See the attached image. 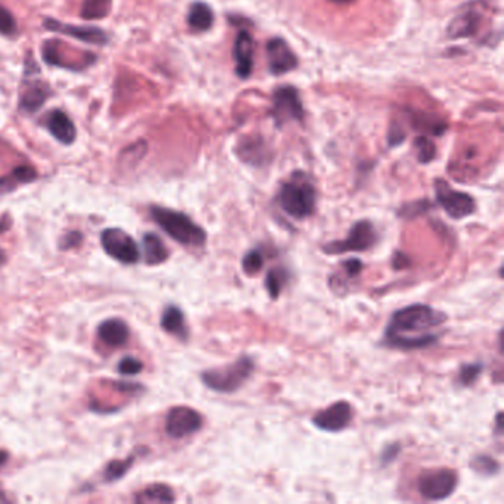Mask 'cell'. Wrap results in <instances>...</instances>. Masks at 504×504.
Masks as SVG:
<instances>
[{
	"label": "cell",
	"instance_id": "1",
	"mask_svg": "<svg viewBox=\"0 0 504 504\" xmlns=\"http://www.w3.org/2000/svg\"><path fill=\"white\" fill-rule=\"evenodd\" d=\"M447 321V314L424 303H414L395 311L385 330V345L393 349H424L438 341L435 329Z\"/></svg>",
	"mask_w": 504,
	"mask_h": 504
},
{
	"label": "cell",
	"instance_id": "2",
	"mask_svg": "<svg viewBox=\"0 0 504 504\" xmlns=\"http://www.w3.org/2000/svg\"><path fill=\"white\" fill-rule=\"evenodd\" d=\"M277 203L290 218L303 221L315 212L317 190L311 179L303 172H295L289 181L281 185L277 194Z\"/></svg>",
	"mask_w": 504,
	"mask_h": 504
},
{
	"label": "cell",
	"instance_id": "3",
	"mask_svg": "<svg viewBox=\"0 0 504 504\" xmlns=\"http://www.w3.org/2000/svg\"><path fill=\"white\" fill-rule=\"evenodd\" d=\"M150 213L154 222L179 244L190 247L204 246L207 240L206 231L200 225H197L185 213L160 206H153Z\"/></svg>",
	"mask_w": 504,
	"mask_h": 504
},
{
	"label": "cell",
	"instance_id": "4",
	"mask_svg": "<svg viewBox=\"0 0 504 504\" xmlns=\"http://www.w3.org/2000/svg\"><path fill=\"white\" fill-rule=\"evenodd\" d=\"M255 371V361L248 355L240 356L225 367L210 368L202 373V382L212 390L232 393L241 389Z\"/></svg>",
	"mask_w": 504,
	"mask_h": 504
},
{
	"label": "cell",
	"instance_id": "5",
	"mask_svg": "<svg viewBox=\"0 0 504 504\" xmlns=\"http://www.w3.org/2000/svg\"><path fill=\"white\" fill-rule=\"evenodd\" d=\"M377 232L370 221H358L352 225L345 240L330 241L322 246V251L327 255H344L349 251H366L377 243Z\"/></svg>",
	"mask_w": 504,
	"mask_h": 504
},
{
	"label": "cell",
	"instance_id": "6",
	"mask_svg": "<svg viewBox=\"0 0 504 504\" xmlns=\"http://www.w3.org/2000/svg\"><path fill=\"white\" fill-rule=\"evenodd\" d=\"M435 194L438 204L453 219H464L467 216L473 214L476 210V202L471 194L453 190L451 185L442 181V179H437L435 181Z\"/></svg>",
	"mask_w": 504,
	"mask_h": 504
},
{
	"label": "cell",
	"instance_id": "7",
	"mask_svg": "<svg viewBox=\"0 0 504 504\" xmlns=\"http://www.w3.org/2000/svg\"><path fill=\"white\" fill-rule=\"evenodd\" d=\"M457 488V475L449 469H438L426 472L419 478V494L429 501L445 500Z\"/></svg>",
	"mask_w": 504,
	"mask_h": 504
},
{
	"label": "cell",
	"instance_id": "8",
	"mask_svg": "<svg viewBox=\"0 0 504 504\" xmlns=\"http://www.w3.org/2000/svg\"><path fill=\"white\" fill-rule=\"evenodd\" d=\"M101 244L113 259L121 263H136L139 247L128 232L119 228H108L101 234Z\"/></svg>",
	"mask_w": 504,
	"mask_h": 504
},
{
	"label": "cell",
	"instance_id": "9",
	"mask_svg": "<svg viewBox=\"0 0 504 504\" xmlns=\"http://www.w3.org/2000/svg\"><path fill=\"white\" fill-rule=\"evenodd\" d=\"M271 116L277 126H284L290 121H302L303 105L297 89L293 86H281L274 92Z\"/></svg>",
	"mask_w": 504,
	"mask_h": 504
},
{
	"label": "cell",
	"instance_id": "10",
	"mask_svg": "<svg viewBox=\"0 0 504 504\" xmlns=\"http://www.w3.org/2000/svg\"><path fill=\"white\" fill-rule=\"evenodd\" d=\"M203 427V417L191 407H173L166 417V432L170 438L181 439Z\"/></svg>",
	"mask_w": 504,
	"mask_h": 504
},
{
	"label": "cell",
	"instance_id": "11",
	"mask_svg": "<svg viewBox=\"0 0 504 504\" xmlns=\"http://www.w3.org/2000/svg\"><path fill=\"white\" fill-rule=\"evenodd\" d=\"M354 417V408L346 401H337L330 407L317 412L312 417V423L324 432H340L346 429Z\"/></svg>",
	"mask_w": 504,
	"mask_h": 504
},
{
	"label": "cell",
	"instance_id": "12",
	"mask_svg": "<svg viewBox=\"0 0 504 504\" xmlns=\"http://www.w3.org/2000/svg\"><path fill=\"white\" fill-rule=\"evenodd\" d=\"M268 67L273 75H285L297 67V58L292 48L281 38H273L266 43Z\"/></svg>",
	"mask_w": 504,
	"mask_h": 504
},
{
	"label": "cell",
	"instance_id": "13",
	"mask_svg": "<svg viewBox=\"0 0 504 504\" xmlns=\"http://www.w3.org/2000/svg\"><path fill=\"white\" fill-rule=\"evenodd\" d=\"M43 27L49 31L53 33H61L70 38H75L77 40H82L84 43L91 45H105L108 42V35L97 27H80V26H71L65 24L57 20H52V18H46L43 21Z\"/></svg>",
	"mask_w": 504,
	"mask_h": 504
},
{
	"label": "cell",
	"instance_id": "14",
	"mask_svg": "<svg viewBox=\"0 0 504 504\" xmlns=\"http://www.w3.org/2000/svg\"><path fill=\"white\" fill-rule=\"evenodd\" d=\"M255 42L247 30H241L234 42V60H236V73L241 79H247L253 70Z\"/></svg>",
	"mask_w": 504,
	"mask_h": 504
},
{
	"label": "cell",
	"instance_id": "15",
	"mask_svg": "<svg viewBox=\"0 0 504 504\" xmlns=\"http://www.w3.org/2000/svg\"><path fill=\"white\" fill-rule=\"evenodd\" d=\"M50 135L64 146H70L76 139V126L71 119L61 110H53L46 120Z\"/></svg>",
	"mask_w": 504,
	"mask_h": 504
},
{
	"label": "cell",
	"instance_id": "16",
	"mask_svg": "<svg viewBox=\"0 0 504 504\" xmlns=\"http://www.w3.org/2000/svg\"><path fill=\"white\" fill-rule=\"evenodd\" d=\"M98 336L105 345L111 346V348H117L128 341L129 327L123 319L111 318V319H106L101 324L99 329H98Z\"/></svg>",
	"mask_w": 504,
	"mask_h": 504
},
{
	"label": "cell",
	"instance_id": "17",
	"mask_svg": "<svg viewBox=\"0 0 504 504\" xmlns=\"http://www.w3.org/2000/svg\"><path fill=\"white\" fill-rule=\"evenodd\" d=\"M481 24V13L476 11H466L457 15L454 20L449 23L448 35L451 39H463L471 38L476 34Z\"/></svg>",
	"mask_w": 504,
	"mask_h": 504
},
{
	"label": "cell",
	"instance_id": "18",
	"mask_svg": "<svg viewBox=\"0 0 504 504\" xmlns=\"http://www.w3.org/2000/svg\"><path fill=\"white\" fill-rule=\"evenodd\" d=\"M161 327H163L165 332L179 337L181 340H187L188 339L190 333H188V327H187L184 312L175 305L168 306V308L163 312V315H161Z\"/></svg>",
	"mask_w": 504,
	"mask_h": 504
},
{
	"label": "cell",
	"instance_id": "19",
	"mask_svg": "<svg viewBox=\"0 0 504 504\" xmlns=\"http://www.w3.org/2000/svg\"><path fill=\"white\" fill-rule=\"evenodd\" d=\"M142 246H143V259H146L147 265L155 266L168 261L169 250L166 248L165 243L161 241V239L155 236V234L151 232L146 234L142 240Z\"/></svg>",
	"mask_w": 504,
	"mask_h": 504
},
{
	"label": "cell",
	"instance_id": "20",
	"mask_svg": "<svg viewBox=\"0 0 504 504\" xmlns=\"http://www.w3.org/2000/svg\"><path fill=\"white\" fill-rule=\"evenodd\" d=\"M49 98V87L45 83H33L20 98V108L26 113H34Z\"/></svg>",
	"mask_w": 504,
	"mask_h": 504
},
{
	"label": "cell",
	"instance_id": "21",
	"mask_svg": "<svg viewBox=\"0 0 504 504\" xmlns=\"http://www.w3.org/2000/svg\"><path fill=\"white\" fill-rule=\"evenodd\" d=\"M38 179V172L31 166H18L9 175L0 177V194H8L18 185L30 184Z\"/></svg>",
	"mask_w": 504,
	"mask_h": 504
},
{
	"label": "cell",
	"instance_id": "22",
	"mask_svg": "<svg viewBox=\"0 0 504 504\" xmlns=\"http://www.w3.org/2000/svg\"><path fill=\"white\" fill-rule=\"evenodd\" d=\"M214 21L213 11L203 2H195L188 12V26L197 33H203L212 28Z\"/></svg>",
	"mask_w": 504,
	"mask_h": 504
},
{
	"label": "cell",
	"instance_id": "23",
	"mask_svg": "<svg viewBox=\"0 0 504 504\" xmlns=\"http://www.w3.org/2000/svg\"><path fill=\"white\" fill-rule=\"evenodd\" d=\"M136 503L150 504V503H172L175 501V494L170 487L165 483H153L146 490H142L135 497Z\"/></svg>",
	"mask_w": 504,
	"mask_h": 504
},
{
	"label": "cell",
	"instance_id": "24",
	"mask_svg": "<svg viewBox=\"0 0 504 504\" xmlns=\"http://www.w3.org/2000/svg\"><path fill=\"white\" fill-rule=\"evenodd\" d=\"M240 157L250 165H262L266 160L265 143L261 139H246L240 146Z\"/></svg>",
	"mask_w": 504,
	"mask_h": 504
},
{
	"label": "cell",
	"instance_id": "25",
	"mask_svg": "<svg viewBox=\"0 0 504 504\" xmlns=\"http://www.w3.org/2000/svg\"><path fill=\"white\" fill-rule=\"evenodd\" d=\"M287 281H289V273L284 268H273L271 271H268L265 287L271 299H277L281 295Z\"/></svg>",
	"mask_w": 504,
	"mask_h": 504
},
{
	"label": "cell",
	"instance_id": "26",
	"mask_svg": "<svg viewBox=\"0 0 504 504\" xmlns=\"http://www.w3.org/2000/svg\"><path fill=\"white\" fill-rule=\"evenodd\" d=\"M111 11V0H83L82 16L84 20H102Z\"/></svg>",
	"mask_w": 504,
	"mask_h": 504
},
{
	"label": "cell",
	"instance_id": "27",
	"mask_svg": "<svg viewBox=\"0 0 504 504\" xmlns=\"http://www.w3.org/2000/svg\"><path fill=\"white\" fill-rule=\"evenodd\" d=\"M147 150H148V146H147L146 141H139V142L133 143V146H131V147H128V148H124L123 153L120 154L121 166L133 168L135 165L139 163V161H141L143 157H146Z\"/></svg>",
	"mask_w": 504,
	"mask_h": 504
},
{
	"label": "cell",
	"instance_id": "28",
	"mask_svg": "<svg viewBox=\"0 0 504 504\" xmlns=\"http://www.w3.org/2000/svg\"><path fill=\"white\" fill-rule=\"evenodd\" d=\"M471 466H472V469L476 473L483 475V476H493V475H497L500 472V463L495 459H493L491 456H487V454L476 456L471 461Z\"/></svg>",
	"mask_w": 504,
	"mask_h": 504
},
{
	"label": "cell",
	"instance_id": "29",
	"mask_svg": "<svg viewBox=\"0 0 504 504\" xmlns=\"http://www.w3.org/2000/svg\"><path fill=\"white\" fill-rule=\"evenodd\" d=\"M263 263H265V259H263L262 251L259 248L250 250L244 255L243 262H241L243 273L247 275H255L263 268Z\"/></svg>",
	"mask_w": 504,
	"mask_h": 504
},
{
	"label": "cell",
	"instance_id": "30",
	"mask_svg": "<svg viewBox=\"0 0 504 504\" xmlns=\"http://www.w3.org/2000/svg\"><path fill=\"white\" fill-rule=\"evenodd\" d=\"M133 463V457L131 456L128 460H114L110 464L106 466L105 473H104V479L106 482H114L116 479L121 478L126 472L129 471L131 464Z\"/></svg>",
	"mask_w": 504,
	"mask_h": 504
},
{
	"label": "cell",
	"instance_id": "31",
	"mask_svg": "<svg viewBox=\"0 0 504 504\" xmlns=\"http://www.w3.org/2000/svg\"><path fill=\"white\" fill-rule=\"evenodd\" d=\"M482 370H483V366L481 363L461 366V368L459 371V383L466 388L472 386L479 379Z\"/></svg>",
	"mask_w": 504,
	"mask_h": 504
},
{
	"label": "cell",
	"instance_id": "32",
	"mask_svg": "<svg viewBox=\"0 0 504 504\" xmlns=\"http://www.w3.org/2000/svg\"><path fill=\"white\" fill-rule=\"evenodd\" d=\"M416 150H417L420 163H429V161L435 158V153H437L435 146L426 136H419L416 139Z\"/></svg>",
	"mask_w": 504,
	"mask_h": 504
},
{
	"label": "cell",
	"instance_id": "33",
	"mask_svg": "<svg viewBox=\"0 0 504 504\" xmlns=\"http://www.w3.org/2000/svg\"><path fill=\"white\" fill-rule=\"evenodd\" d=\"M16 31V21L12 13L0 5V34L12 35Z\"/></svg>",
	"mask_w": 504,
	"mask_h": 504
},
{
	"label": "cell",
	"instance_id": "34",
	"mask_svg": "<svg viewBox=\"0 0 504 504\" xmlns=\"http://www.w3.org/2000/svg\"><path fill=\"white\" fill-rule=\"evenodd\" d=\"M142 368H143V364L139 361V359L132 358V356H124L119 364V371L126 376L138 374L142 371Z\"/></svg>",
	"mask_w": 504,
	"mask_h": 504
},
{
	"label": "cell",
	"instance_id": "35",
	"mask_svg": "<svg viewBox=\"0 0 504 504\" xmlns=\"http://www.w3.org/2000/svg\"><path fill=\"white\" fill-rule=\"evenodd\" d=\"M341 268L345 269L348 278H355V277H358L359 274H361L364 265L359 259H348V261H345L344 263H341Z\"/></svg>",
	"mask_w": 504,
	"mask_h": 504
},
{
	"label": "cell",
	"instance_id": "36",
	"mask_svg": "<svg viewBox=\"0 0 504 504\" xmlns=\"http://www.w3.org/2000/svg\"><path fill=\"white\" fill-rule=\"evenodd\" d=\"M82 240H83V237H82L80 232H77V231L68 232L67 236L64 237L62 243H61V248L62 250H68L71 247H76V246H79L82 243Z\"/></svg>",
	"mask_w": 504,
	"mask_h": 504
},
{
	"label": "cell",
	"instance_id": "37",
	"mask_svg": "<svg viewBox=\"0 0 504 504\" xmlns=\"http://www.w3.org/2000/svg\"><path fill=\"white\" fill-rule=\"evenodd\" d=\"M400 449H401V447H400V444H393V445H388L386 448H385V451L382 453V464L385 466V464H389V463H392L395 459H397L398 457V454H400Z\"/></svg>",
	"mask_w": 504,
	"mask_h": 504
},
{
	"label": "cell",
	"instance_id": "38",
	"mask_svg": "<svg viewBox=\"0 0 504 504\" xmlns=\"http://www.w3.org/2000/svg\"><path fill=\"white\" fill-rule=\"evenodd\" d=\"M392 265L395 269H404L410 265V259L404 253H395L393 259H392Z\"/></svg>",
	"mask_w": 504,
	"mask_h": 504
},
{
	"label": "cell",
	"instance_id": "39",
	"mask_svg": "<svg viewBox=\"0 0 504 504\" xmlns=\"http://www.w3.org/2000/svg\"><path fill=\"white\" fill-rule=\"evenodd\" d=\"M9 459V454L6 451H4V449H0V467H2Z\"/></svg>",
	"mask_w": 504,
	"mask_h": 504
},
{
	"label": "cell",
	"instance_id": "40",
	"mask_svg": "<svg viewBox=\"0 0 504 504\" xmlns=\"http://www.w3.org/2000/svg\"><path fill=\"white\" fill-rule=\"evenodd\" d=\"M5 262H6V253L4 248H0V266H2Z\"/></svg>",
	"mask_w": 504,
	"mask_h": 504
},
{
	"label": "cell",
	"instance_id": "41",
	"mask_svg": "<svg viewBox=\"0 0 504 504\" xmlns=\"http://www.w3.org/2000/svg\"><path fill=\"white\" fill-rule=\"evenodd\" d=\"M332 2H334V4H340V5H344V4H349V2H354V0H332Z\"/></svg>",
	"mask_w": 504,
	"mask_h": 504
}]
</instances>
